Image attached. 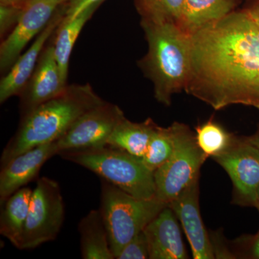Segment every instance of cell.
Listing matches in <instances>:
<instances>
[{"instance_id": "1", "label": "cell", "mask_w": 259, "mask_h": 259, "mask_svg": "<svg viewBox=\"0 0 259 259\" xmlns=\"http://www.w3.org/2000/svg\"><path fill=\"white\" fill-rule=\"evenodd\" d=\"M186 93L216 110L259 109V28L246 10L233 11L190 34Z\"/></svg>"}, {"instance_id": "2", "label": "cell", "mask_w": 259, "mask_h": 259, "mask_svg": "<svg viewBox=\"0 0 259 259\" xmlns=\"http://www.w3.org/2000/svg\"><path fill=\"white\" fill-rule=\"evenodd\" d=\"M104 102L89 83L68 85L60 95L22 117L3 149L1 166L29 149L57 141L81 115Z\"/></svg>"}, {"instance_id": "3", "label": "cell", "mask_w": 259, "mask_h": 259, "mask_svg": "<svg viewBox=\"0 0 259 259\" xmlns=\"http://www.w3.org/2000/svg\"><path fill=\"white\" fill-rule=\"evenodd\" d=\"M148 52L139 66L153 84L154 97L169 106L172 96L185 90L190 77L191 35L176 23L141 20Z\"/></svg>"}, {"instance_id": "4", "label": "cell", "mask_w": 259, "mask_h": 259, "mask_svg": "<svg viewBox=\"0 0 259 259\" xmlns=\"http://www.w3.org/2000/svg\"><path fill=\"white\" fill-rule=\"evenodd\" d=\"M59 156L96 174L125 192L141 199L156 197L154 172L142 158L106 145L88 149L69 150Z\"/></svg>"}, {"instance_id": "5", "label": "cell", "mask_w": 259, "mask_h": 259, "mask_svg": "<svg viewBox=\"0 0 259 259\" xmlns=\"http://www.w3.org/2000/svg\"><path fill=\"white\" fill-rule=\"evenodd\" d=\"M168 205L154 197L141 199L102 180L100 212L115 258Z\"/></svg>"}, {"instance_id": "6", "label": "cell", "mask_w": 259, "mask_h": 259, "mask_svg": "<svg viewBox=\"0 0 259 259\" xmlns=\"http://www.w3.org/2000/svg\"><path fill=\"white\" fill-rule=\"evenodd\" d=\"M175 148L170 158L154 172L156 197L169 203L199 180L201 167L208 158L199 148L195 134L184 123L175 122Z\"/></svg>"}, {"instance_id": "7", "label": "cell", "mask_w": 259, "mask_h": 259, "mask_svg": "<svg viewBox=\"0 0 259 259\" xmlns=\"http://www.w3.org/2000/svg\"><path fill=\"white\" fill-rule=\"evenodd\" d=\"M65 218L64 199L59 184L48 177L37 180L32 190L31 202L20 250H30L54 241Z\"/></svg>"}, {"instance_id": "8", "label": "cell", "mask_w": 259, "mask_h": 259, "mask_svg": "<svg viewBox=\"0 0 259 259\" xmlns=\"http://www.w3.org/2000/svg\"><path fill=\"white\" fill-rule=\"evenodd\" d=\"M231 178L233 202L243 207H254L259 187V150L246 140L237 138L228 151L212 158Z\"/></svg>"}, {"instance_id": "9", "label": "cell", "mask_w": 259, "mask_h": 259, "mask_svg": "<svg viewBox=\"0 0 259 259\" xmlns=\"http://www.w3.org/2000/svg\"><path fill=\"white\" fill-rule=\"evenodd\" d=\"M124 117V112L115 104L105 101L94 107L56 141L59 153L106 146L116 125Z\"/></svg>"}, {"instance_id": "10", "label": "cell", "mask_w": 259, "mask_h": 259, "mask_svg": "<svg viewBox=\"0 0 259 259\" xmlns=\"http://www.w3.org/2000/svg\"><path fill=\"white\" fill-rule=\"evenodd\" d=\"M61 5L51 0H30L14 29L5 37L0 46V69L9 71L22 52L50 23Z\"/></svg>"}, {"instance_id": "11", "label": "cell", "mask_w": 259, "mask_h": 259, "mask_svg": "<svg viewBox=\"0 0 259 259\" xmlns=\"http://www.w3.org/2000/svg\"><path fill=\"white\" fill-rule=\"evenodd\" d=\"M67 86L56 61L54 42H47L31 77L19 95L22 117L60 95Z\"/></svg>"}, {"instance_id": "12", "label": "cell", "mask_w": 259, "mask_h": 259, "mask_svg": "<svg viewBox=\"0 0 259 259\" xmlns=\"http://www.w3.org/2000/svg\"><path fill=\"white\" fill-rule=\"evenodd\" d=\"M199 180L168 204L175 212L192 249L194 259H214L212 242L199 209Z\"/></svg>"}, {"instance_id": "13", "label": "cell", "mask_w": 259, "mask_h": 259, "mask_svg": "<svg viewBox=\"0 0 259 259\" xmlns=\"http://www.w3.org/2000/svg\"><path fill=\"white\" fill-rule=\"evenodd\" d=\"M65 16V3L59 7L42 32L39 34L26 52L22 54L0 81V102H6L10 97L20 95L31 77L39 58L49 38L55 33Z\"/></svg>"}, {"instance_id": "14", "label": "cell", "mask_w": 259, "mask_h": 259, "mask_svg": "<svg viewBox=\"0 0 259 259\" xmlns=\"http://www.w3.org/2000/svg\"><path fill=\"white\" fill-rule=\"evenodd\" d=\"M59 154L56 141L40 145L20 153L2 166L0 203L37 177L44 163Z\"/></svg>"}, {"instance_id": "15", "label": "cell", "mask_w": 259, "mask_h": 259, "mask_svg": "<svg viewBox=\"0 0 259 259\" xmlns=\"http://www.w3.org/2000/svg\"><path fill=\"white\" fill-rule=\"evenodd\" d=\"M177 218L167 205L145 228L150 259L189 258Z\"/></svg>"}, {"instance_id": "16", "label": "cell", "mask_w": 259, "mask_h": 259, "mask_svg": "<svg viewBox=\"0 0 259 259\" xmlns=\"http://www.w3.org/2000/svg\"><path fill=\"white\" fill-rule=\"evenodd\" d=\"M32 194L31 189L24 187L1 204L0 233L18 249L28 218Z\"/></svg>"}, {"instance_id": "17", "label": "cell", "mask_w": 259, "mask_h": 259, "mask_svg": "<svg viewBox=\"0 0 259 259\" xmlns=\"http://www.w3.org/2000/svg\"><path fill=\"white\" fill-rule=\"evenodd\" d=\"M237 0H185L179 25L188 33L217 22L234 11Z\"/></svg>"}, {"instance_id": "18", "label": "cell", "mask_w": 259, "mask_h": 259, "mask_svg": "<svg viewBox=\"0 0 259 259\" xmlns=\"http://www.w3.org/2000/svg\"><path fill=\"white\" fill-rule=\"evenodd\" d=\"M81 253L83 259H114L100 209H93L80 221Z\"/></svg>"}, {"instance_id": "19", "label": "cell", "mask_w": 259, "mask_h": 259, "mask_svg": "<svg viewBox=\"0 0 259 259\" xmlns=\"http://www.w3.org/2000/svg\"><path fill=\"white\" fill-rule=\"evenodd\" d=\"M157 125L151 118L142 122H134L125 116L116 125L107 145L143 158Z\"/></svg>"}, {"instance_id": "20", "label": "cell", "mask_w": 259, "mask_h": 259, "mask_svg": "<svg viewBox=\"0 0 259 259\" xmlns=\"http://www.w3.org/2000/svg\"><path fill=\"white\" fill-rule=\"evenodd\" d=\"M102 3L89 7L73 19H63L56 31L54 49L56 61L60 68L61 74L67 82L70 56L72 53L76 39L79 37L85 24L93 17Z\"/></svg>"}, {"instance_id": "21", "label": "cell", "mask_w": 259, "mask_h": 259, "mask_svg": "<svg viewBox=\"0 0 259 259\" xmlns=\"http://www.w3.org/2000/svg\"><path fill=\"white\" fill-rule=\"evenodd\" d=\"M197 145L208 158L226 152L236 142L238 136L228 132L222 125L209 119L196 127Z\"/></svg>"}, {"instance_id": "22", "label": "cell", "mask_w": 259, "mask_h": 259, "mask_svg": "<svg viewBox=\"0 0 259 259\" xmlns=\"http://www.w3.org/2000/svg\"><path fill=\"white\" fill-rule=\"evenodd\" d=\"M185 0H135L141 20L179 23Z\"/></svg>"}, {"instance_id": "23", "label": "cell", "mask_w": 259, "mask_h": 259, "mask_svg": "<svg viewBox=\"0 0 259 259\" xmlns=\"http://www.w3.org/2000/svg\"><path fill=\"white\" fill-rule=\"evenodd\" d=\"M175 148L172 126L162 127L156 126L153 131L147 150L142 158L144 164L155 172L171 156Z\"/></svg>"}, {"instance_id": "24", "label": "cell", "mask_w": 259, "mask_h": 259, "mask_svg": "<svg viewBox=\"0 0 259 259\" xmlns=\"http://www.w3.org/2000/svg\"><path fill=\"white\" fill-rule=\"evenodd\" d=\"M236 258L259 259V231L254 235H243L233 242Z\"/></svg>"}, {"instance_id": "25", "label": "cell", "mask_w": 259, "mask_h": 259, "mask_svg": "<svg viewBox=\"0 0 259 259\" xmlns=\"http://www.w3.org/2000/svg\"><path fill=\"white\" fill-rule=\"evenodd\" d=\"M117 259L150 258L149 247L144 231L136 235L121 250Z\"/></svg>"}, {"instance_id": "26", "label": "cell", "mask_w": 259, "mask_h": 259, "mask_svg": "<svg viewBox=\"0 0 259 259\" xmlns=\"http://www.w3.org/2000/svg\"><path fill=\"white\" fill-rule=\"evenodd\" d=\"M24 8L10 5H0V35L9 34L18 24Z\"/></svg>"}, {"instance_id": "27", "label": "cell", "mask_w": 259, "mask_h": 259, "mask_svg": "<svg viewBox=\"0 0 259 259\" xmlns=\"http://www.w3.org/2000/svg\"><path fill=\"white\" fill-rule=\"evenodd\" d=\"M104 1L105 0H68L65 3L64 19H73L89 7Z\"/></svg>"}, {"instance_id": "28", "label": "cell", "mask_w": 259, "mask_h": 259, "mask_svg": "<svg viewBox=\"0 0 259 259\" xmlns=\"http://www.w3.org/2000/svg\"><path fill=\"white\" fill-rule=\"evenodd\" d=\"M246 10L259 28V3H257Z\"/></svg>"}, {"instance_id": "29", "label": "cell", "mask_w": 259, "mask_h": 259, "mask_svg": "<svg viewBox=\"0 0 259 259\" xmlns=\"http://www.w3.org/2000/svg\"><path fill=\"white\" fill-rule=\"evenodd\" d=\"M30 0H0V5H10L24 8Z\"/></svg>"}, {"instance_id": "30", "label": "cell", "mask_w": 259, "mask_h": 259, "mask_svg": "<svg viewBox=\"0 0 259 259\" xmlns=\"http://www.w3.org/2000/svg\"><path fill=\"white\" fill-rule=\"evenodd\" d=\"M247 141L259 150V128L254 134L250 136H245Z\"/></svg>"}, {"instance_id": "31", "label": "cell", "mask_w": 259, "mask_h": 259, "mask_svg": "<svg viewBox=\"0 0 259 259\" xmlns=\"http://www.w3.org/2000/svg\"><path fill=\"white\" fill-rule=\"evenodd\" d=\"M255 208L258 209V212H259V187L258 190H257V193H256V199H255Z\"/></svg>"}, {"instance_id": "32", "label": "cell", "mask_w": 259, "mask_h": 259, "mask_svg": "<svg viewBox=\"0 0 259 259\" xmlns=\"http://www.w3.org/2000/svg\"><path fill=\"white\" fill-rule=\"evenodd\" d=\"M51 1L54 2V3H57L59 5H62L66 3L68 0H51Z\"/></svg>"}]
</instances>
